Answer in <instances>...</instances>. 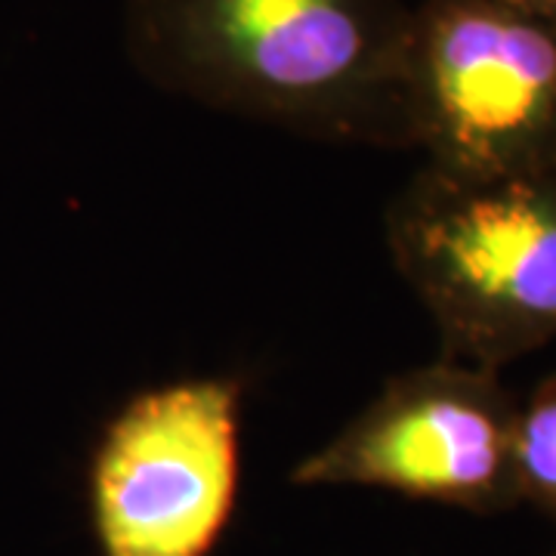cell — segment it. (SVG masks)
<instances>
[{"label":"cell","instance_id":"obj_2","mask_svg":"<svg viewBox=\"0 0 556 556\" xmlns=\"http://www.w3.org/2000/svg\"><path fill=\"white\" fill-rule=\"evenodd\" d=\"M387 248L445 358L501 371L556 340V167L501 179L420 167L387 211Z\"/></svg>","mask_w":556,"mask_h":556},{"label":"cell","instance_id":"obj_1","mask_svg":"<svg viewBox=\"0 0 556 556\" xmlns=\"http://www.w3.org/2000/svg\"><path fill=\"white\" fill-rule=\"evenodd\" d=\"M405 0H124V47L164 93L298 137L408 149Z\"/></svg>","mask_w":556,"mask_h":556},{"label":"cell","instance_id":"obj_7","mask_svg":"<svg viewBox=\"0 0 556 556\" xmlns=\"http://www.w3.org/2000/svg\"><path fill=\"white\" fill-rule=\"evenodd\" d=\"M479 3H489L497 10H510L519 16H532V20L554 22L556 25V0H479Z\"/></svg>","mask_w":556,"mask_h":556},{"label":"cell","instance_id":"obj_8","mask_svg":"<svg viewBox=\"0 0 556 556\" xmlns=\"http://www.w3.org/2000/svg\"><path fill=\"white\" fill-rule=\"evenodd\" d=\"M554 556H556V554H554Z\"/></svg>","mask_w":556,"mask_h":556},{"label":"cell","instance_id":"obj_6","mask_svg":"<svg viewBox=\"0 0 556 556\" xmlns=\"http://www.w3.org/2000/svg\"><path fill=\"white\" fill-rule=\"evenodd\" d=\"M517 495L556 514V375L544 378L519 405L514 430Z\"/></svg>","mask_w":556,"mask_h":556},{"label":"cell","instance_id":"obj_4","mask_svg":"<svg viewBox=\"0 0 556 556\" xmlns=\"http://www.w3.org/2000/svg\"><path fill=\"white\" fill-rule=\"evenodd\" d=\"M241 383L189 378L130 399L93 457L105 556H207L239 489Z\"/></svg>","mask_w":556,"mask_h":556},{"label":"cell","instance_id":"obj_5","mask_svg":"<svg viewBox=\"0 0 556 556\" xmlns=\"http://www.w3.org/2000/svg\"><path fill=\"white\" fill-rule=\"evenodd\" d=\"M519 402L497 371L439 358L383 383L338 437L294 467L298 485H378L399 495L497 510L519 501Z\"/></svg>","mask_w":556,"mask_h":556},{"label":"cell","instance_id":"obj_3","mask_svg":"<svg viewBox=\"0 0 556 556\" xmlns=\"http://www.w3.org/2000/svg\"><path fill=\"white\" fill-rule=\"evenodd\" d=\"M408 149L455 179L556 167V25L479 0H424L412 20Z\"/></svg>","mask_w":556,"mask_h":556}]
</instances>
